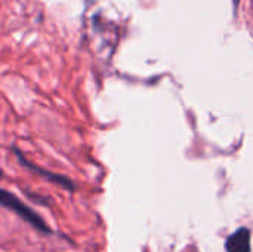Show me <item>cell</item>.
<instances>
[{
    "instance_id": "2",
    "label": "cell",
    "mask_w": 253,
    "mask_h": 252,
    "mask_svg": "<svg viewBox=\"0 0 253 252\" xmlns=\"http://www.w3.org/2000/svg\"><path fill=\"white\" fill-rule=\"evenodd\" d=\"M12 151L15 153V156H16V159H18V162L22 165V166H25L28 171H31V172H34V174H37V175H40V177H43L44 180H47L49 183H52V184H55V186H58V187H61V189H64V190H67V192H70V193H73L74 190H76V184L73 183V180H70L68 177H65V175H61V174H55V172H50V171H47V169H43V168H40V166H37L36 163H33V162H30L16 147H13L12 149Z\"/></svg>"
},
{
    "instance_id": "4",
    "label": "cell",
    "mask_w": 253,
    "mask_h": 252,
    "mask_svg": "<svg viewBox=\"0 0 253 252\" xmlns=\"http://www.w3.org/2000/svg\"><path fill=\"white\" fill-rule=\"evenodd\" d=\"M25 195H27L31 201H34L36 203H39V205H43V206H50V205H52V202H50V199H49L47 196H39V195L30 193V192H25Z\"/></svg>"
},
{
    "instance_id": "6",
    "label": "cell",
    "mask_w": 253,
    "mask_h": 252,
    "mask_svg": "<svg viewBox=\"0 0 253 252\" xmlns=\"http://www.w3.org/2000/svg\"><path fill=\"white\" fill-rule=\"evenodd\" d=\"M0 177H1V169H0Z\"/></svg>"
},
{
    "instance_id": "3",
    "label": "cell",
    "mask_w": 253,
    "mask_h": 252,
    "mask_svg": "<svg viewBox=\"0 0 253 252\" xmlns=\"http://www.w3.org/2000/svg\"><path fill=\"white\" fill-rule=\"evenodd\" d=\"M251 230L248 227L237 229L225 241V252H251Z\"/></svg>"
},
{
    "instance_id": "5",
    "label": "cell",
    "mask_w": 253,
    "mask_h": 252,
    "mask_svg": "<svg viewBox=\"0 0 253 252\" xmlns=\"http://www.w3.org/2000/svg\"><path fill=\"white\" fill-rule=\"evenodd\" d=\"M233 3H234V10L237 12V9H239V4H240V0H233Z\"/></svg>"
},
{
    "instance_id": "1",
    "label": "cell",
    "mask_w": 253,
    "mask_h": 252,
    "mask_svg": "<svg viewBox=\"0 0 253 252\" xmlns=\"http://www.w3.org/2000/svg\"><path fill=\"white\" fill-rule=\"evenodd\" d=\"M0 206L13 212L15 215H18L22 221H25L28 226H31L39 233L47 235V236L53 235V230L47 226V223L43 220V217L39 212H36L33 208H30L27 203H24L16 195L10 193L1 187H0Z\"/></svg>"
}]
</instances>
